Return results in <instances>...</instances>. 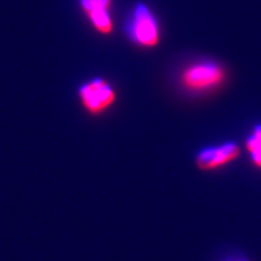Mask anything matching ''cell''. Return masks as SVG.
<instances>
[{
    "label": "cell",
    "mask_w": 261,
    "mask_h": 261,
    "mask_svg": "<svg viewBox=\"0 0 261 261\" xmlns=\"http://www.w3.org/2000/svg\"><path fill=\"white\" fill-rule=\"evenodd\" d=\"M125 32L132 42L144 47H153L159 43V24L149 7L137 3L130 9L125 21Z\"/></svg>",
    "instance_id": "1"
},
{
    "label": "cell",
    "mask_w": 261,
    "mask_h": 261,
    "mask_svg": "<svg viewBox=\"0 0 261 261\" xmlns=\"http://www.w3.org/2000/svg\"><path fill=\"white\" fill-rule=\"evenodd\" d=\"M225 73L220 64L202 61L187 68L182 75L183 85L192 91H205L220 85L224 81Z\"/></svg>",
    "instance_id": "2"
},
{
    "label": "cell",
    "mask_w": 261,
    "mask_h": 261,
    "mask_svg": "<svg viewBox=\"0 0 261 261\" xmlns=\"http://www.w3.org/2000/svg\"><path fill=\"white\" fill-rule=\"evenodd\" d=\"M81 101L85 109L93 114L105 111L114 102L116 95L112 87L102 79H93L79 89Z\"/></svg>",
    "instance_id": "3"
},
{
    "label": "cell",
    "mask_w": 261,
    "mask_h": 261,
    "mask_svg": "<svg viewBox=\"0 0 261 261\" xmlns=\"http://www.w3.org/2000/svg\"><path fill=\"white\" fill-rule=\"evenodd\" d=\"M240 153L241 150L238 145L233 142H227L201 149L196 157V162L201 170H214L235 160Z\"/></svg>",
    "instance_id": "4"
},
{
    "label": "cell",
    "mask_w": 261,
    "mask_h": 261,
    "mask_svg": "<svg viewBox=\"0 0 261 261\" xmlns=\"http://www.w3.org/2000/svg\"><path fill=\"white\" fill-rule=\"evenodd\" d=\"M111 4L112 0H80V6L89 21L102 34H110L112 31V21L109 14Z\"/></svg>",
    "instance_id": "5"
},
{
    "label": "cell",
    "mask_w": 261,
    "mask_h": 261,
    "mask_svg": "<svg viewBox=\"0 0 261 261\" xmlns=\"http://www.w3.org/2000/svg\"><path fill=\"white\" fill-rule=\"evenodd\" d=\"M246 148L252 163L261 169V124L257 125L248 136Z\"/></svg>",
    "instance_id": "6"
},
{
    "label": "cell",
    "mask_w": 261,
    "mask_h": 261,
    "mask_svg": "<svg viewBox=\"0 0 261 261\" xmlns=\"http://www.w3.org/2000/svg\"><path fill=\"white\" fill-rule=\"evenodd\" d=\"M221 261H248L245 258H241V257H227L222 259Z\"/></svg>",
    "instance_id": "7"
}]
</instances>
